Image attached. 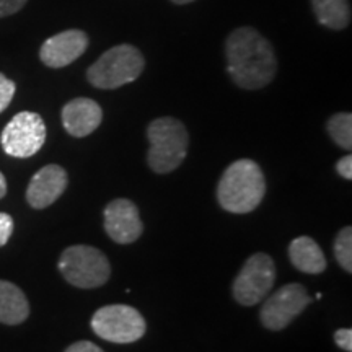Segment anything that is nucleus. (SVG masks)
<instances>
[{
	"label": "nucleus",
	"mask_w": 352,
	"mask_h": 352,
	"mask_svg": "<svg viewBox=\"0 0 352 352\" xmlns=\"http://www.w3.org/2000/svg\"><path fill=\"white\" fill-rule=\"evenodd\" d=\"M69 176L63 166L46 165L36 171L26 188V201L33 209H46L64 195Z\"/></svg>",
	"instance_id": "12"
},
{
	"label": "nucleus",
	"mask_w": 352,
	"mask_h": 352,
	"mask_svg": "<svg viewBox=\"0 0 352 352\" xmlns=\"http://www.w3.org/2000/svg\"><path fill=\"white\" fill-rule=\"evenodd\" d=\"M328 134L344 151L352 148V116L351 113H338L329 118Z\"/></svg>",
	"instance_id": "17"
},
{
	"label": "nucleus",
	"mask_w": 352,
	"mask_h": 352,
	"mask_svg": "<svg viewBox=\"0 0 352 352\" xmlns=\"http://www.w3.org/2000/svg\"><path fill=\"white\" fill-rule=\"evenodd\" d=\"M3 152L15 158H28L46 142V124L38 113L21 111L8 121L0 135Z\"/></svg>",
	"instance_id": "8"
},
{
	"label": "nucleus",
	"mask_w": 352,
	"mask_h": 352,
	"mask_svg": "<svg viewBox=\"0 0 352 352\" xmlns=\"http://www.w3.org/2000/svg\"><path fill=\"white\" fill-rule=\"evenodd\" d=\"M30 316V303L23 290L0 279V323L20 324Z\"/></svg>",
	"instance_id": "15"
},
{
	"label": "nucleus",
	"mask_w": 352,
	"mask_h": 352,
	"mask_svg": "<svg viewBox=\"0 0 352 352\" xmlns=\"http://www.w3.org/2000/svg\"><path fill=\"white\" fill-rule=\"evenodd\" d=\"M318 23L331 30H344L351 23L349 0H311Z\"/></svg>",
	"instance_id": "16"
},
{
	"label": "nucleus",
	"mask_w": 352,
	"mask_h": 352,
	"mask_svg": "<svg viewBox=\"0 0 352 352\" xmlns=\"http://www.w3.org/2000/svg\"><path fill=\"white\" fill-rule=\"evenodd\" d=\"M334 341L341 347L342 351L352 352V329L341 328L334 333Z\"/></svg>",
	"instance_id": "22"
},
{
	"label": "nucleus",
	"mask_w": 352,
	"mask_h": 352,
	"mask_svg": "<svg viewBox=\"0 0 352 352\" xmlns=\"http://www.w3.org/2000/svg\"><path fill=\"white\" fill-rule=\"evenodd\" d=\"M334 256L346 272H352V228L344 227L334 240Z\"/></svg>",
	"instance_id": "18"
},
{
	"label": "nucleus",
	"mask_w": 352,
	"mask_h": 352,
	"mask_svg": "<svg viewBox=\"0 0 352 352\" xmlns=\"http://www.w3.org/2000/svg\"><path fill=\"white\" fill-rule=\"evenodd\" d=\"M311 302L302 284H287L267 298L261 307V323L271 331L287 328Z\"/></svg>",
	"instance_id": "9"
},
{
	"label": "nucleus",
	"mask_w": 352,
	"mask_h": 352,
	"mask_svg": "<svg viewBox=\"0 0 352 352\" xmlns=\"http://www.w3.org/2000/svg\"><path fill=\"white\" fill-rule=\"evenodd\" d=\"M145 59L132 44H120L108 50L90 69L87 78L91 85L101 90H114L138 80L144 72Z\"/></svg>",
	"instance_id": "4"
},
{
	"label": "nucleus",
	"mask_w": 352,
	"mask_h": 352,
	"mask_svg": "<svg viewBox=\"0 0 352 352\" xmlns=\"http://www.w3.org/2000/svg\"><path fill=\"white\" fill-rule=\"evenodd\" d=\"M6 195H7V179L2 171H0V199H2Z\"/></svg>",
	"instance_id": "25"
},
{
	"label": "nucleus",
	"mask_w": 352,
	"mask_h": 352,
	"mask_svg": "<svg viewBox=\"0 0 352 352\" xmlns=\"http://www.w3.org/2000/svg\"><path fill=\"white\" fill-rule=\"evenodd\" d=\"M276 280V264L266 253L246 259L232 285L233 298L243 307H253L267 296Z\"/></svg>",
	"instance_id": "7"
},
{
	"label": "nucleus",
	"mask_w": 352,
	"mask_h": 352,
	"mask_svg": "<svg viewBox=\"0 0 352 352\" xmlns=\"http://www.w3.org/2000/svg\"><path fill=\"white\" fill-rule=\"evenodd\" d=\"M13 233V219L12 215L0 212V248L7 245Z\"/></svg>",
	"instance_id": "20"
},
{
	"label": "nucleus",
	"mask_w": 352,
	"mask_h": 352,
	"mask_svg": "<svg viewBox=\"0 0 352 352\" xmlns=\"http://www.w3.org/2000/svg\"><path fill=\"white\" fill-rule=\"evenodd\" d=\"M16 85L15 82L7 78L3 74H0V113H3L12 103L13 95H15Z\"/></svg>",
	"instance_id": "19"
},
{
	"label": "nucleus",
	"mask_w": 352,
	"mask_h": 352,
	"mask_svg": "<svg viewBox=\"0 0 352 352\" xmlns=\"http://www.w3.org/2000/svg\"><path fill=\"white\" fill-rule=\"evenodd\" d=\"M104 230L113 241L120 245L134 243L144 232L139 209L131 199H114L104 208Z\"/></svg>",
	"instance_id": "10"
},
{
	"label": "nucleus",
	"mask_w": 352,
	"mask_h": 352,
	"mask_svg": "<svg viewBox=\"0 0 352 352\" xmlns=\"http://www.w3.org/2000/svg\"><path fill=\"white\" fill-rule=\"evenodd\" d=\"M88 47V36L82 30L57 33L43 43L39 57L51 69H63L77 60Z\"/></svg>",
	"instance_id": "11"
},
{
	"label": "nucleus",
	"mask_w": 352,
	"mask_h": 352,
	"mask_svg": "<svg viewBox=\"0 0 352 352\" xmlns=\"http://www.w3.org/2000/svg\"><path fill=\"white\" fill-rule=\"evenodd\" d=\"M91 329L96 336L108 342L131 344L144 336L147 323L134 307L116 303L101 307L95 311L91 316Z\"/></svg>",
	"instance_id": "6"
},
{
	"label": "nucleus",
	"mask_w": 352,
	"mask_h": 352,
	"mask_svg": "<svg viewBox=\"0 0 352 352\" xmlns=\"http://www.w3.org/2000/svg\"><path fill=\"white\" fill-rule=\"evenodd\" d=\"M101 121H103L101 107L90 98H76L63 108L64 129L72 138H87L98 129Z\"/></svg>",
	"instance_id": "13"
},
{
	"label": "nucleus",
	"mask_w": 352,
	"mask_h": 352,
	"mask_svg": "<svg viewBox=\"0 0 352 352\" xmlns=\"http://www.w3.org/2000/svg\"><path fill=\"white\" fill-rule=\"evenodd\" d=\"M57 267L64 279L78 289L101 287L111 277V264L107 254L88 245H74L65 248Z\"/></svg>",
	"instance_id": "5"
},
{
	"label": "nucleus",
	"mask_w": 352,
	"mask_h": 352,
	"mask_svg": "<svg viewBox=\"0 0 352 352\" xmlns=\"http://www.w3.org/2000/svg\"><path fill=\"white\" fill-rule=\"evenodd\" d=\"M289 258L294 267L305 274H321L328 266L318 243L310 236H297L290 241Z\"/></svg>",
	"instance_id": "14"
},
{
	"label": "nucleus",
	"mask_w": 352,
	"mask_h": 352,
	"mask_svg": "<svg viewBox=\"0 0 352 352\" xmlns=\"http://www.w3.org/2000/svg\"><path fill=\"white\" fill-rule=\"evenodd\" d=\"M336 171L340 173L344 179H352V157L346 155L338 160Z\"/></svg>",
	"instance_id": "24"
},
{
	"label": "nucleus",
	"mask_w": 352,
	"mask_h": 352,
	"mask_svg": "<svg viewBox=\"0 0 352 352\" xmlns=\"http://www.w3.org/2000/svg\"><path fill=\"white\" fill-rule=\"evenodd\" d=\"M227 72L245 90L270 85L277 72V59L271 43L250 26L232 32L226 43Z\"/></svg>",
	"instance_id": "1"
},
{
	"label": "nucleus",
	"mask_w": 352,
	"mask_h": 352,
	"mask_svg": "<svg viewBox=\"0 0 352 352\" xmlns=\"http://www.w3.org/2000/svg\"><path fill=\"white\" fill-rule=\"evenodd\" d=\"M151 142L147 164L158 175L171 173L183 164L188 155L189 134L182 121L175 118H158L147 127Z\"/></svg>",
	"instance_id": "3"
},
{
	"label": "nucleus",
	"mask_w": 352,
	"mask_h": 352,
	"mask_svg": "<svg viewBox=\"0 0 352 352\" xmlns=\"http://www.w3.org/2000/svg\"><path fill=\"white\" fill-rule=\"evenodd\" d=\"M171 2L178 3V6H184V3H191V2H195V0H171Z\"/></svg>",
	"instance_id": "26"
},
{
	"label": "nucleus",
	"mask_w": 352,
	"mask_h": 352,
	"mask_svg": "<svg viewBox=\"0 0 352 352\" xmlns=\"http://www.w3.org/2000/svg\"><path fill=\"white\" fill-rule=\"evenodd\" d=\"M64 352H104V351L91 341H77L74 342V344H70Z\"/></svg>",
	"instance_id": "23"
},
{
	"label": "nucleus",
	"mask_w": 352,
	"mask_h": 352,
	"mask_svg": "<svg viewBox=\"0 0 352 352\" xmlns=\"http://www.w3.org/2000/svg\"><path fill=\"white\" fill-rule=\"evenodd\" d=\"M28 0H0V19L20 12Z\"/></svg>",
	"instance_id": "21"
},
{
	"label": "nucleus",
	"mask_w": 352,
	"mask_h": 352,
	"mask_svg": "<svg viewBox=\"0 0 352 352\" xmlns=\"http://www.w3.org/2000/svg\"><path fill=\"white\" fill-rule=\"evenodd\" d=\"M266 195V178L256 162L240 158L223 171L217 186L220 208L232 214H248L261 204Z\"/></svg>",
	"instance_id": "2"
}]
</instances>
